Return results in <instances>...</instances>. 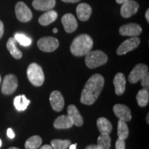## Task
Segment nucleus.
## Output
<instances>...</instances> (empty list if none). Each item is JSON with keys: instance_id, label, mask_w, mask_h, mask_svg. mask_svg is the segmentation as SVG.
I'll use <instances>...</instances> for the list:
<instances>
[{"instance_id": "1", "label": "nucleus", "mask_w": 149, "mask_h": 149, "mask_svg": "<svg viewBox=\"0 0 149 149\" xmlns=\"http://www.w3.org/2000/svg\"><path fill=\"white\" fill-rule=\"evenodd\" d=\"M104 86V78L100 74H95L89 78L81 92L80 102L85 105L94 104L102 93Z\"/></svg>"}, {"instance_id": "2", "label": "nucleus", "mask_w": 149, "mask_h": 149, "mask_svg": "<svg viewBox=\"0 0 149 149\" xmlns=\"http://www.w3.org/2000/svg\"><path fill=\"white\" fill-rule=\"evenodd\" d=\"M93 41L90 35H80L76 37L70 45V51L72 55L77 57L86 55L92 49Z\"/></svg>"}, {"instance_id": "3", "label": "nucleus", "mask_w": 149, "mask_h": 149, "mask_svg": "<svg viewBox=\"0 0 149 149\" xmlns=\"http://www.w3.org/2000/svg\"><path fill=\"white\" fill-rule=\"evenodd\" d=\"M108 61V56L103 51H90L86 55L85 64L91 69L97 68L106 64Z\"/></svg>"}, {"instance_id": "4", "label": "nucleus", "mask_w": 149, "mask_h": 149, "mask_svg": "<svg viewBox=\"0 0 149 149\" xmlns=\"http://www.w3.org/2000/svg\"><path fill=\"white\" fill-rule=\"evenodd\" d=\"M27 76L30 82L35 86H41L45 79L42 67L36 63H32L28 67Z\"/></svg>"}, {"instance_id": "5", "label": "nucleus", "mask_w": 149, "mask_h": 149, "mask_svg": "<svg viewBox=\"0 0 149 149\" xmlns=\"http://www.w3.org/2000/svg\"><path fill=\"white\" fill-rule=\"evenodd\" d=\"M59 42L57 39L53 37H44L37 42V46L42 51L51 53L59 47Z\"/></svg>"}, {"instance_id": "6", "label": "nucleus", "mask_w": 149, "mask_h": 149, "mask_svg": "<svg viewBox=\"0 0 149 149\" xmlns=\"http://www.w3.org/2000/svg\"><path fill=\"white\" fill-rule=\"evenodd\" d=\"M18 86V79L15 75L12 74H7L3 80L1 86V92L6 95H10L17 90Z\"/></svg>"}, {"instance_id": "7", "label": "nucleus", "mask_w": 149, "mask_h": 149, "mask_svg": "<svg viewBox=\"0 0 149 149\" xmlns=\"http://www.w3.org/2000/svg\"><path fill=\"white\" fill-rule=\"evenodd\" d=\"M15 15L19 21L28 22L33 18V13L28 6L22 1H19L15 6Z\"/></svg>"}, {"instance_id": "8", "label": "nucleus", "mask_w": 149, "mask_h": 149, "mask_svg": "<svg viewBox=\"0 0 149 149\" xmlns=\"http://www.w3.org/2000/svg\"><path fill=\"white\" fill-rule=\"evenodd\" d=\"M140 44V39L137 37H132L121 44L117 48V54L118 55H125L128 52L133 51L138 47Z\"/></svg>"}, {"instance_id": "9", "label": "nucleus", "mask_w": 149, "mask_h": 149, "mask_svg": "<svg viewBox=\"0 0 149 149\" xmlns=\"http://www.w3.org/2000/svg\"><path fill=\"white\" fill-rule=\"evenodd\" d=\"M148 71V67L146 64H139L136 65L128 75V81L130 84L138 82Z\"/></svg>"}, {"instance_id": "10", "label": "nucleus", "mask_w": 149, "mask_h": 149, "mask_svg": "<svg viewBox=\"0 0 149 149\" xmlns=\"http://www.w3.org/2000/svg\"><path fill=\"white\" fill-rule=\"evenodd\" d=\"M122 4L120 9V14L124 18H129L135 15L139 8V3L133 0H128Z\"/></svg>"}, {"instance_id": "11", "label": "nucleus", "mask_w": 149, "mask_h": 149, "mask_svg": "<svg viewBox=\"0 0 149 149\" xmlns=\"http://www.w3.org/2000/svg\"><path fill=\"white\" fill-rule=\"evenodd\" d=\"M119 32L122 36L137 37L141 35L142 29L139 24L130 23L122 26L119 30Z\"/></svg>"}, {"instance_id": "12", "label": "nucleus", "mask_w": 149, "mask_h": 149, "mask_svg": "<svg viewBox=\"0 0 149 149\" xmlns=\"http://www.w3.org/2000/svg\"><path fill=\"white\" fill-rule=\"evenodd\" d=\"M113 112L119 120L124 122H130L132 119L131 111L127 106L117 104L113 107Z\"/></svg>"}, {"instance_id": "13", "label": "nucleus", "mask_w": 149, "mask_h": 149, "mask_svg": "<svg viewBox=\"0 0 149 149\" xmlns=\"http://www.w3.org/2000/svg\"><path fill=\"white\" fill-rule=\"evenodd\" d=\"M50 103L51 108L56 112L62 111L64 107V100L61 93L58 91H54L50 95Z\"/></svg>"}, {"instance_id": "14", "label": "nucleus", "mask_w": 149, "mask_h": 149, "mask_svg": "<svg viewBox=\"0 0 149 149\" xmlns=\"http://www.w3.org/2000/svg\"><path fill=\"white\" fill-rule=\"evenodd\" d=\"M61 23L66 33H73L77 29L78 24L77 19L71 13H67L64 15L61 18Z\"/></svg>"}, {"instance_id": "15", "label": "nucleus", "mask_w": 149, "mask_h": 149, "mask_svg": "<svg viewBox=\"0 0 149 149\" xmlns=\"http://www.w3.org/2000/svg\"><path fill=\"white\" fill-rule=\"evenodd\" d=\"M68 116L71 120L73 125L76 126H81L84 124V119L77 107L73 104H70L67 109Z\"/></svg>"}, {"instance_id": "16", "label": "nucleus", "mask_w": 149, "mask_h": 149, "mask_svg": "<svg viewBox=\"0 0 149 149\" xmlns=\"http://www.w3.org/2000/svg\"><path fill=\"white\" fill-rule=\"evenodd\" d=\"M77 17L82 22H86L89 19L92 14V8L90 5L86 3H81L77 6L76 8Z\"/></svg>"}, {"instance_id": "17", "label": "nucleus", "mask_w": 149, "mask_h": 149, "mask_svg": "<svg viewBox=\"0 0 149 149\" xmlns=\"http://www.w3.org/2000/svg\"><path fill=\"white\" fill-rule=\"evenodd\" d=\"M113 84L115 86V91L117 95H122L126 89V78L122 72L115 74L113 79Z\"/></svg>"}, {"instance_id": "18", "label": "nucleus", "mask_w": 149, "mask_h": 149, "mask_svg": "<svg viewBox=\"0 0 149 149\" xmlns=\"http://www.w3.org/2000/svg\"><path fill=\"white\" fill-rule=\"evenodd\" d=\"M33 6L35 10L48 11L53 9L56 4L55 0H33Z\"/></svg>"}, {"instance_id": "19", "label": "nucleus", "mask_w": 149, "mask_h": 149, "mask_svg": "<svg viewBox=\"0 0 149 149\" xmlns=\"http://www.w3.org/2000/svg\"><path fill=\"white\" fill-rule=\"evenodd\" d=\"M54 127L57 129H66L73 126L71 120L68 115H60L54 122Z\"/></svg>"}, {"instance_id": "20", "label": "nucleus", "mask_w": 149, "mask_h": 149, "mask_svg": "<svg viewBox=\"0 0 149 149\" xmlns=\"http://www.w3.org/2000/svg\"><path fill=\"white\" fill-rule=\"evenodd\" d=\"M97 126L99 131L101 134H108L109 135L113 130V126L111 122L105 118V117H100L97 120Z\"/></svg>"}, {"instance_id": "21", "label": "nucleus", "mask_w": 149, "mask_h": 149, "mask_svg": "<svg viewBox=\"0 0 149 149\" xmlns=\"http://www.w3.org/2000/svg\"><path fill=\"white\" fill-rule=\"evenodd\" d=\"M57 13L55 10H51L42 15L39 18V23L42 26H48L57 19Z\"/></svg>"}, {"instance_id": "22", "label": "nucleus", "mask_w": 149, "mask_h": 149, "mask_svg": "<svg viewBox=\"0 0 149 149\" xmlns=\"http://www.w3.org/2000/svg\"><path fill=\"white\" fill-rule=\"evenodd\" d=\"M7 49L15 59H19L22 57V53L16 46V40L14 37H10L6 44Z\"/></svg>"}, {"instance_id": "23", "label": "nucleus", "mask_w": 149, "mask_h": 149, "mask_svg": "<svg viewBox=\"0 0 149 149\" xmlns=\"http://www.w3.org/2000/svg\"><path fill=\"white\" fill-rule=\"evenodd\" d=\"M31 103V101L26 97L24 95H18L15 97L13 104L15 109L18 111H24L27 109L29 105Z\"/></svg>"}, {"instance_id": "24", "label": "nucleus", "mask_w": 149, "mask_h": 149, "mask_svg": "<svg viewBox=\"0 0 149 149\" xmlns=\"http://www.w3.org/2000/svg\"><path fill=\"white\" fill-rule=\"evenodd\" d=\"M129 135V130L127 124L124 121L119 120L117 122V136L118 138L125 140Z\"/></svg>"}, {"instance_id": "25", "label": "nucleus", "mask_w": 149, "mask_h": 149, "mask_svg": "<svg viewBox=\"0 0 149 149\" xmlns=\"http://www.w3.org/2000/svg\"><path fill=\"white\" fill-rule=\"evenodd\" d=\"M136 99H137V104H138L139 107H146V105L148 104L149 101L148 90H146L145 88L139 90V92L137 93V96H136Z\"/></svg>"}, {"instance_id": "26", "label": "nucleus", "mask_w": 149, "mask_h": 149, "mask_svg": "<svg viewBox=\"0 0 149 149\" xmlns=\"http://www.w3.org/2000/svg\"><path fill=\"white\" fill-rule=\"evenodd\" d=\"M42 139L40 136L33 135L29 137L25 142L26 149H37L42 145Z\"/></svg>"}, {"instance_id": "27", "label": "nucleus", "mask_w": 149, "mask_h": 149, "mask_svg": "<svg viewBox=\"0 0 149 149\" xmlns=\"http://www.w3.org/2000/svg\"><path fill=\"white\" fill-rule=\"evenodd\" d=\"M111 145V138L108 134H101L97 139L98 149H110Z\"/></svg>"}, {"instance_id": "28", "label": "nucleus", "mask_w": 149, "mask_h": 149, "mask_svg": "<svg viewBox=\"0 0 149 149\" xmlns=\"http://www.w3.org/2000/svg\"><path fill=\"white\" fill-rule=\"evenodd\" d=\"M51 144L53 149H68L71 144V141L68 139L61 140V139H55L51 141Z\"/></svg>"}, {"instance_id": "29", "label": "nucleus", "mask_w": 149, "mask_h": 149, "mask_svg": "<svg viewBox=\"0 0 149 149\" xmlns=\"http://www.w3.org/2000/svg\"><path fill=\"white\" fill-rule=\"evenodd\" d=\"M14 38L15 39L16 42L19 43L22 46H29L32 43V40L31 38L28 37L26 35L21 34V33H16L15 35Z\"/></svg>"}, {"instance_id": "30", "label": "nucleus", "mask_w": 149, "mask_h": 149, "mask_svg": "<svg viewBox=\"0 0 149 149\" xmlns=\"http://www.w3.org/2000/svg\"><path fill=\"white\" fill-rule=\"evenodd\" d=\"M141 85L143 88L148 90L149 88V73L148 72L141 79Z\"/></svg>"}, {"instance_id": "31", "label": "nucleus", "mask_w": 149, "mask_h": 149, "mask_svg": "<svg viewBox=\"0 0 149 149\" xmlns=\"http://www.w3.org/2000/svg\"><path fill=\"white\" fill-rule=\"evenodd\" d=\"M125 141L118 138L116 141V144H115V149H125Z\"/></svg>"}, {"instance_id": "32", "label": "nucleus", "mask_w": 149, "mask_h": 149, "mask_svg": "<svg viewBox=\"0 0 149 149\" xmlns=\"http://www.w3.org/2000/svg\"><path fill=\"white\" fill-rule=\"evenodd\" d=\"M15 133L13 132V130H12V128H8V130H7V136L9 137L10 139H13L15 137Z\"/></svg>"}, {"instance_id": "33", "label": "nucleus", "mask_w": 149, "mask_h": 149, "mask_svg": "<svg viewBox=\"0 0 149 149\" xmlns=\"http://www.w3.org/2000/svg\"><path fill=\"white\" fill-rule=\"evenodd\" d=\"M4 32V26H3V22L0 20V39L1 38Z\"/></svg>"}, {"instance_id": "34", "label": "nucleus", "mask_w": 149, "mask_h": 149, "mask_svg": "<svg viewBox=\"0 0 149 149\" xmlns=\"http://www.w3.org/2000/svg\"><path fill=\"white\" fill-rule=\"evenodd\" d=\"M61 1L66 3H76L80 1V0H61Z\"/></svg>"}, {"instance_id": "35", "label": "nucleus", "mask_w": 149, "mask_h": 149, "mask_svg": "<svg viewBox=\"0 0 149 149\" xmlns=\"http://www.w3.org/2000/svg\"><path fill=\"white\" fill-rule=\"evenodd\" d=\"M85 149H98V148H97V145L92 144V145H89V146H87Z\"/></svg>"}, {"instance_id": "36", "label": "nucleus", "mask_w": 149, "mask_h": 149, "mask_svg": "<svg viewBox=\"0 0 149 149\" xmlns=\"http://www.w3.org/2000/svg\"><path fill=\"white\" fill-rule=\"evenodd\" d=\"M40 149H53V148H52V146H50V145L46 144V145H44V146L41 147Z\"/></svg>"}, {"instance_id": "37", "label": "nucleus", "mask_w": 149, "mask_h": 149, "mask_svg": "<svg viewBox=\"0 0 149 149\" xmlns=\"http://www.w3.org/2000/svg\"><path fill=\"white\" fill-rule=\"evenodd\" d=\"M145 17H146L147 22H149V10L148 9H147L146 13H145Z\"/></svg>"}, {"instance_id": "38", "label": "nucleus", "mask_w": 149, "mask_h": 149, "mask_svg": "<svg viewBox=\"0 0 149 149\" xmlns=\"http://www.w3.org/2000/svg\"><path fill=\"white\" fill-rule=\"evenodd\" d=\"M116 1V2L117 3H119V4H122V3H124V2H126V1H128V0H115Z\"/></svg>"}, {"instance_id": "39", "label": "nucleus", "mask_w": 149, "mask_h": 149, "mask_svg": "<svg viewBox=\"0 0 149 149\" xmlns=\"http://www.w3.org/2000/svg\"><path fill=\"white\" fill-rule=\"evenodd\" d=\"M76 146H77V144H70L69 146V149H76Z\"/></svg>"}, {"instance_id": "40", "label": "nucleus", "mask_w": 149, "mask_h": 149, "mask_svg": "<svg viewBox=\"0 0 149 149\" xmlns=\"http://www.w3.org/2000/svg\"><path fill=\"white\" fill-rule=\"evenodd\" d=\"M53 32L54 33H57V32H58V30H57V28H55V29H53Z\"/></svg>"}, {"instance_id": "41", "label": "nucleus", "mask_w": 149, "mask_h": 149, "mask_svg": "<svg viewBox=\"0 0 149 149\" xmlns=\"http://www.w3.org/2000/svg\"><path fill=\"white\" fill-rule=\"evenodd\" d=\"M148 117H149V114L148 113V115H147V117H146V122H147V124H149V121H148Z\"/></svg>"}, {"instance_id": "42", "label": "nucleus", "mask_w": 149, "mask_h": 149, "mask_svg": "<svg viewBox=\"0 0 149 149\" xmlns=\"http://www.w3.org/2000/svg\"><path fill=\"white\" fill-rule=\"evenodd\" d=\"M8 149H20V148H17V147H10V148H8Z\"/></svg>"}, {"instance_id": "43", "label": "nucleus", "mask_w": 149, "mask_h": 149, "mask_svg": "<svg viewBox=\"0 0 149 149\" xmlns=\"http://www.w3.org/2000/svg\"><path fill=\"white\" fill-rule=\"evenodd\" d=\"M1 144H2V143H1V139H0V147L1 146Z\"/></svg>"}, {"instance_id": "44", "label": "nucleus", "mask_w": 149, "mask_h": 149, "mask_svg": "<svg viewBox=\"0 0 149 149\" xmlns=\"http://www.w3.org/2000/svg\"><path fill=\"white\" fill-rule=\"evenodd\" d=\"M1 76H0V83H1Z\"/></svg>"}]
</instances>
